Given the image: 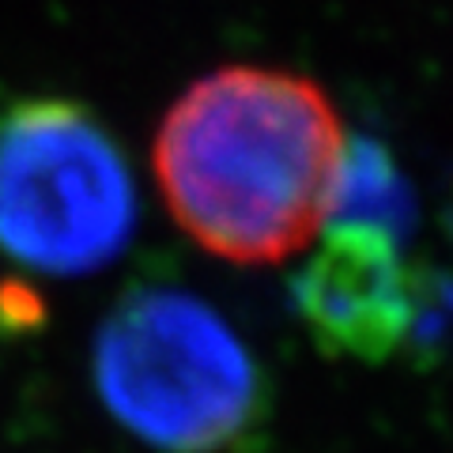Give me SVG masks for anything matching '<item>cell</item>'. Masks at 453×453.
<instances>
[{
	"instance_id": "cell-1",
	"label": "cell",
	"mask_w": 453,
	"mask_h": 453,
	"mask_svg": "<svg viewBox=\"0 0 453 453\" xmlns=\"http://www.w3.org/2000/svg\"><path fill=\"white\" fill-rule=\"evenodd\" d=\"M151 163L170 219L196 246L273 265L310 246L336 211L348 140L310 76L226 65L174 98Z\"/></svg>"
},
{
	"instance_id": "cell-2",
	"label": "cell",
	"mask_w": 453,
	"mask_h": 453,
	"mask_svg": "<svg viewBox=\"0 0 453 453\" xmlns=\"http://www.w3.org/2000/svg\"><path fill=\"white\" fill-rule=\"evenodd\" d=\"M95 386L110 416L163 453H216L257 419L250 348L204 299L144 283L106 314Z\"/></svg>"
},
{
	"instance_id": "cell-3",
	"label": "cell",
	"mask_w": 453,
	"mask_h": 453,
	"mask_svg": "<svg viewBox=\"0 0 453 453\" xmlns=\"http://www.w3.org/2000/svg\"><path fill=\"white\" fill-rule=\"evenodd\" d=\"M136 226V186L121 148L68 98L0 106V253L42 276L110 265Z\"/></svg>"
},
{
	"instance_id": "cell-4",
	"label": "cell",
	"mask_w": 453,
	"mask_h": 453,
	"mask_svg": "<svg viewBox=\"0 0 453 453\" xmlns=\"http://www.w3.org/2000/svg\"><path fill=\"white\" fill-rule=\"evenodd\" d=\"M310 336L336 359L386 363L419 325L416 280L389 226L336 219L295 280Z\"/></svg>"
}]
</instances>
